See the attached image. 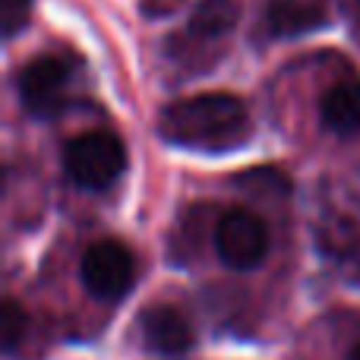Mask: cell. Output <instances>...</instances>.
Masks as SVG:
<instances>
[{
	"label": "cell",
	"instance_id": "obj_7",
	"mask_svg": "<svg viewBox=\"0 0 360 360\" xmlns=\"http://www.w3.org/2000/svg\"><path fill=\"white\" fill-rule=\"evenodd\" d=\"M262 22L272 38H294L326 25V10L316 0H269Z\"/></svg>",
	"mask_w": 360,
	"mask_h": 360
},
{
	"label": "cell",
	"instance_id": "obj_10",
	"mask_svg": "<svg viewBox=\"0 0 360 360\" xmlns=\"http://www.w3.org/2000/svg\"><path fill=\"white\" fill-rule=\"evenodd\" d=\"M326 237H332V253L345 262L348 275L360 281V228L357 224H345V228H332Z\"/></svg>",
	"mask_w": 360,
	"mask_h": 360
},
{
	"label": "cell",
	"instance_id": "obj_2",
	"mask_svg": "<svg viewBox=\"0 0 360 360\" xmlns=\"http://www.w3.org/2000/svg\"><path fill=\"white\" fill-rule=\"evenodd\" d=\"M63 168L67 177L82 190H105L124 174L127 149L114 133L89 130L70 139V146L63 149Z\"/></svg>",
	"mask_w": 360,
	"mask_h": 360
},
{
	"label": "cell",
	"instance_id": "obj_6",
	"mask_svg": "<svg viewBox=\"0 0 360 360\" xmlns=\"http://www.w3.org/2000/svg\"><path fill=\"white\" fill-rule=\"evenodd\" d=\"M143 342L162 357H180L196 345V332L186 323V316L168 304H155L139 316Z\"/></svg>",
	"mask_w": 360,
	"mask_h": 360
},
{
	"label": "cell",
	"instance_id": "obj_11",
	"mask_svg": "<svg viewBox=\"0 0 360 360\" xmlns=\"http://www.w3.org/2000/svg\"><path fill=\"white\" fill-rule=\"evenodd\" d=\"M25 329H29V313L16 300H4V351L6 354H16V348L25 338Z\"/></svg>",
	"mask_w": 360,
	"mask_h": 360
},
{
	"label": "cell",
	"instance_id": "obj_3",
	"mask_svg": "<svg viewBox=\"0 0 360 360\" xmlns=\"http://www.w3.org/2000/svg\"><path fill=\"white\" fill-rule=\"evenodd\" d=\"M79 278L95 297L120 300L136 281V259L120 240H98L82 253Z\"/></svg>",
	"mask_w": 360,
	"mask_h": 360
},
{
	"label": "cell",
	"instance_id": "obj_1",
	"mask_svg": "<svg viewBox=\"0 0 360 360\" xmlns=\"http://www.w3.org/2000/svg\"><path fill=\"white\" fill-rule=\"evenodd\" d=\"M250 130L247 108L228 92L193 95L168 105L158 117V133L168 143L190 149H228Z\"/></svg>",
	"mask_w": 360,
	"mask_h": 360
},
{
	"label": "cell",
	"instance_id": "obj_12",
	"mask_svg": "<svg viewBox=\"0 0 360 360\" xmlns=\"http://www.w3.org/2000/svg\"><path fill=\"white\" fill-rule=\"evenodd\" d=\"M32 0H0V25H4V38H16L19 32L29 25Z\"/></svg>",
	"mask_w": 360,
	"mask_h": 360
},
{
	"label": "cell",
	"instance_id": "obj_8",
	"mask_svg": "<svg viewBox=\"0 0 360 360\" xmlns=\"http://www.w3.org/2000/svg\"><path fill=\"white\" fill-rule=\"evenodd\" d=\"M237 13H240V4L237 0H202V4L193 10L190 22H186L184 41L190 44H215L221 41L224 35H231L237 22Z\"/></svg>",
	"mask_w": 360,
	"mask_h": 360
},
{
	"label": "cell",
	"instance_id": "obj_13",
	"mask_svg": "<svg viewBox=\"0 0 360 360\" xmlns=\"http://www.w3.org/2000/svg\"><path fill=\"white\" fill-rule=\"evenodd\" d=\"M348 360H360V345H354V351L348 354Z\"/></svg>",
	"mask_w": 360,
	"mask_h": 360
},
{
	"label": "cell",
	"instance_id": "obj_4",
	"mask_svg": "<svg viewBox=\"0 0 360 360\" xmlns=\"http://www.w3.org/2000/svg\"><path fill=\"white\" fill-rule=\"evenodd\" d=\"M70 89V63L54 54H41L29 60L19 73V101L32 117H54L67 101Z\"/></svg>",
	"mask_w": 360,
	"mask_h": 360
},
{
	"label": "cell",
	"instance_id": "obj_5",
	"mask_svg": "<svg viewBox=\"0 0 360 360\" xmlns=\"http://www.w3.org/2000/svg\"><path fill=\"white\" fill-rule=\"evenodd\" d=\"M215 250L224 266L253 269L269 253V231L253 212L231 209V212H224L215 228Z\"/></svg>",
	"mask_w": 360,
	"mask_h": 360
},
{
	"label": "cell",
	"instance_id": "obj_9",
	"mask_svg": "<svg viewBox=\"0 0 360 360\" xmlns=\"http://www.w3.org/2000/svg\"><path fill=\"white\" fill-rule=\"evenodd\" d=\"M319 114H323L326 130L338 133V136H357L360 133V82L342 79L323 95L319 101Z\"/></svg>",
	"mask_w": 360,
	"mask_h": 360
}]
</instances>
